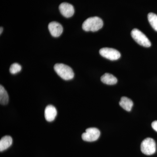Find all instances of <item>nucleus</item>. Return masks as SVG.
<instances>
[{
	"mask_svg": "<svg viewBox=\"0 0 157 157\" xmlns=\"http://www.w3.org/2000/svg\"><path fill=\"white\" fill-rule=\"evenodd\" d=\"M101 80L103 83L109 85L116 84L117 79L115 76L112 74L106 73L101 77Z\"/></svg>",
	"mask_w": 157,
	"mask_h": 157,
	"instance_id": "obj_11",
	"label": "nucleus"
},
{
	"mask_svg": "<svg viewBox=\"0 0 157 157\" xmlns=\"http://www.w3.org/2000/svg\"><path fill=\"white\" fill-rule=\"evenodd\" d=\"M101 135L99 129L95 128H89L82 135V138L84 141L93 142L98 140Z\"/></svg>",
	"mask_w": 157,
	"mask_h": 157,
	"instance_id": "obj_5",
	"label": "nucleus"
},
{
	"mask_svg": "<svg viewBox=\"0 0 157 157\" xmlns=\"http://www.w3.org/2000/svg\"><path fill=\"white\" fill-rule=\"evenodd\" d=\"M101 56L110 60H116L121 57V53L114 48H103L99 51Z\"/></svg>",
	"mask_w": 157,
	"mask_h": 157,
	"instance_id": "obj_6",
	"label": "nucleus"
},
{
	"mask_svg": "<svg viewBox=\"0 0 157 157\" xmlns=\"http://www.w3.org/2000/svg\"><path fill=\"white\" fill-rule=\"evenodd\" d=\"M133 39L139 45L145 47H149L151 43L147 37L138 29H135L131 32Z\"/></svg>",
	"mask_w": 157,
	"mask_h": 157,
	"instance_id": "obj_4",
	"label": "nucleus"
},
{
	"mask_svg": "<svg viewBox=\"0 0 157 157\" xmlns=\"http://www.w3.org/2000/svg\"><path fill=\"white\" fill-rule=\"evenodd\" d=\"M119 105L125 110L127 111H130L132 110V107H133V102L129 98L123 97L121 98V101L119 102Z\"/></svg>",
	"mask_w": 157,
	"mask_h": 157,
	"instance_id": "obj_12",
	"label": "nucleus"
},
{
	"mask_svg": "<svg viewBox=\"0 0 157 157\" xmlns=\"http://www.w3.org/2000/svg\"><path fill=\"white\" fill-rule=\"evenodd\" d=\"M12 142L13 140L11 136L7 135L2 137L0 140V151H4L9 148L11 146Z\"/></svg>",
	"mask_w": 157,
	"mask_h": 157,
	"instance_id": "obj_10",
	"label": "nucleus"
},
{
	"mask_svg": "<svg viewBox=\"0 0 157 157\" xmlns=\"http://www.w3.org/2000/svg\"><path fill=\"white\" fill-rule=\"evenodd\" d=\"M103 21L98 17H90L86 20L82 24V28L86 32H96L102 28Z\"/></svg>",
	"mask_w": 157,
	"mask_h": 157,
	"instance_id": "obj_1",
	"label": "nucleus"
},
{
	"mask_svg": "<svg viewBox=\"0 0 157 157\" xmlns=\"http://www.w3.org/2000/svg\"><path fill=\"white\" fill-rule=\"evenodd\" d=\"M3 28L1 27V28H0V34H2L3 32Z\"/></svg>",
	"mask_w": 157,
	"mask_h": 157,
	"instance_id": "obj_17",
	"label": "nucleus"
},
{
	"mask_svg": "<svg viewBox=\"0 0 157 157\" xmlns=\"http://www.w3.org/2000/svg\"><path fill=\"white\" fill-rule=\"evenodd\" d=\"M21 70V66L17 63H14L12 64L9 69L10 73L12 74H15L19 73Z\"/></svg>",
	"mask_w": 157,
	"mask_h": 157,
	"instance_id": "obj_15",
	"label": "nucleus"
},
{
	"mask_svg": "<svg viewBox=\"0 0 157 157\" xmlns=\"http://www.w3.org/2000/svg\"><path fill=\"white\" fill-rule=\"evenodd\" d=\"M57 114V111L56 107L52 105H48L45 109V117L48 122L54 120Z\"/></svg>",
	"mask_w": 157,
	"mask_h": 157,
	"instance_id": "obj_9",
	"label": "nucleus"
},
{
	"mask_svg": "<svg viewBox=\"0 0 157 157\" xmlns=\"http://www.w3.org/2000/svg\"><path fill=\"white\" fill-rule=\"evenodd\" d=\"M149 22L152 28L157 32V15L153 13H150L147 15Z\"/></svg>",
	"mask_w": 157,
	"mask_h": 157,
	"instance_id": "obj_14",
	"label": "nucleus"
},
{
	"mask_svg": "<svg viewBox=\"0 0 157 157\" xmlns=\"http://www.w3.org/2000/svg\"><path fill=\"white\" fill-rule=\"evenodd\" d=\"M152 128L157 132V121H154L151 124Z\"/></svg>",
	"mask_w": 157,
	"mask_h": 157,
	"instance_id": "obj_16",
	"label": "nucleus"
},
{
	"mask_svg": "<svg viewBox=\"0 0 157 157\" xmlns=\"http://www.w3.org/2000/svg\"><path fill=\"white\" fill-rule=\"evenodd\" d=\"M55 71L61 78L65 80L73 79L74 73L72 68L67 65L57 63L54 67Z\"/></svg>",
	"mask_w": 157,
	"mask_h": 157,
	"instance_id": "obj_2",
	"label": "nucleus"
},
{
	"mask_svg": "<svg viewBox=\"0 0 157 157\" xmlns=\"http://www.w3.org/2000/svg\"><path fill=\"white\" fill-rule=\"evenodd\" d=\"M48 29L51 35L54 37H58L61 35L63 27L61 25L56 21H52L48 24Z\"/></svg>",
	"mask_w": 157,
	"mask_h": 157,
	"instance_id": "obj_8",
	"label": "nucleus"
},
{
	"mask_svg": "<svg viewBox=\"0 0 157 157\" xmlns=\"http://www.w3.org/2000/svg\"><path fill=\"white\" fill-rule=\"evenodd\" d=\"M59 10L61 14L67 18L72 17L75 12L73 6L69 3L66 2L62 3L60 5Z\"/></svg>",
	"mask_w": 157,
	"mask_h": 157,
	"instance_id": "obj_7",
	"label": "nucleus"
},
{
	"mask_svg": "<svg viewBox=\"0 0 157 157\" xmlns=\"http://www.w3.org/2000/svg\"><path fill=\"white\" fill-rule=\"evenodd\" d=\"M9 97L7 91L3 87V86H0V103L2 105H6L8 104Z\"/></svg>",
	"mask_w": 157,
	"mask_h": 157,
	"instance_id": "obj_13",
	"label": "nucleus"
},
{
	"mask_svg": "<svg viewBox=\"0 0 157 157\" xmlns=\"http://www.w3.org/2000/svg\"><path fill=\"white\" fill-rule=\"evenodd\" d=\"M141 151L147 155H153L156 150L155 141L152 138L148 137L142 141L140 145Z\"/></svg>",
	"mask_w": 157,
	"mask_h": 157,
	"instance_id": "obj_3",
	"label": "nucleus"
}]
</instances>
